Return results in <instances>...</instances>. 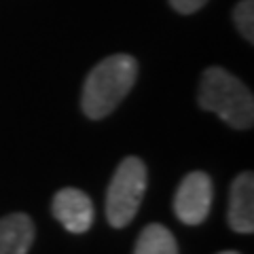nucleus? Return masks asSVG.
Here are the masks:
<instances>
[{
	"label": "nucleus",
	"instance_id": "1",
	"mask_svg": "<svg viewBox=\"0 0 254 254\" xmlns=\"http://www.w3.org/2000/svg\"><path fill=\"white\" fill-rule=\"evenodd\" d=\"M138 78V62L131 55L117 53L95 66L83 87L81 106L89 119H104L121 104Z\"/></svg>",
	"mask_w": 254,
	"mask_h": 254
},
{
	"label": "nucleus",
	"instance_id": "2",
	"mask_svg": "<svg viewBox=\"0 0 254 254\" xmlns=\"http://www.w3.org/2000/svg\"><path fill=\"white\" fill-rule=\"evenodd\" d=\"M199 106L216 113L235 129H250L254 121L252 91L240 78L222 68H208L199 83Z\"/></svg>",
	"mask_w": 254,
	"mask_h": 254
},
{
	"label": "nucleus",
	"instance_id": "3",
	"mask_svg": "<svg viewBox=\"0 0 254 254\" xmlns=\"http://www.w3.org/2000/svg\"><path fill=\"white\" fill-rule=\"evenodd\" d=\"M146 190V165L138 157H127L117 168L106 195V218L121 229L136 216Z\"/></svg>",
	"mask_w": 254,
	"mask_h": 254
},
{
	"label": "nucleus",
	"instance_id": "4",
	"mask_svg": "<svg viewBox=\"0 0 254 254\" xmlns=\"http://www.w3.org/2000/svg\"><path fill=\"white\" fill-rule=\"evenodd\" d=\"M212 180L203 172H190L180 182L174 197V212L185 225H201L212 205Z\"/></svg>",
	"mask_w": 254,
	"mask_h": 254
},
{
	"label": "nucleus",
	"instance_id": "5",
	"mask_svg": "<svg viewBox=\"0 0 254 254\" xmlns=\"http://www.w3.org/2000/svg\"><path fill=\"white\" fill-rule=\"evenodd\" d=\"M53 216L70 233H85L93 225V203L83 190L62 189L53 197Z\"/></svg>",
	"mask_w": 254,
	"mask_h": 254
},
{
	"label": "nucleus",
	"instance_id": "6",
	"mask_svg": "<svg viewBox=\"0 0 254 254\" xmlns=\"http://www.w3.org/2000/svg\"><path fill=\"white\" fill-rule=\"evenodd\" d=\"M229 225L237 233L254 231V178L250 172H244L233 180Z\"/></svg>",
	"mask_w": 254,
	"mask_h": 254
},
{
	"label": "nucleus",
	"instance_id": "7",
	"mask_svg": "<svg viewBox=\"0 0 254 254\" xmlns=\"http://www.w3.org/2000/svg\"><path fill=\"white\" fill-rule=\"evenodd\" d=\"M34 242V222L26 214L0 218V254H28Z\"/></svg>",
	"mask_w": 254,
	"mask_h": 254
},
{
	"label": "nucleus",
	"instance_id": "8",
	"mask_svg": "<svg viewBox=\"0 0 254 254\" xmlns=\"http://www.w3.org/2000/svg\"><path fill=\"white\" fill-rule=\"evenodd\" d=\"M133 254H178V246L163 225H148L140 233Z\"/></svg>",
	"mask_w": 254,
	"mask_h": 254
},
{
	"label": "nucleus",
	"instance_id": "9",
	"mask_svg": "<svg viewBox=\"0 0 254 254\" xmlns=\"http://www.w3.org/2000/svg\"><path fill=\"white\" fill-rule=\"evenodd\" d=\"M252 4H254L252 0H242L233 11L235 26L248 43H254V6Z\"/></svg>",
	"mask_w": 254,
	"mask_h": 254
},
{
	"label": "nucleus",
	"instance_id": "10",
	"mask_svg": "<svg viewBox=\"0 0 254 254\" xmlns=\"http://www.w3.org/2000/svg\"><path fill=\"white\" fill-rule=\"evenodd\" d=\"M205 2H208V0H170V4L174 6V9H176L178 13H185V15L199 11Z\"/></svg>",
	"mask_w": 254,
	"mask_h": 254
},
{
	"label": "nucleus",
	"instance_id": "11",
	"mask_svg": "<svg viewBox=\"0 0 254 254\" xmlns=\"http://www.w3.org/2000/svg\"><path fill=\"white\" fill-rule=\"evenodd\" d=\"M220 254H240V252H233V250H227V252H220Z\"/></svg>",
	"mask_w": 254,
	"mask_h": 254
}]
</instances>
